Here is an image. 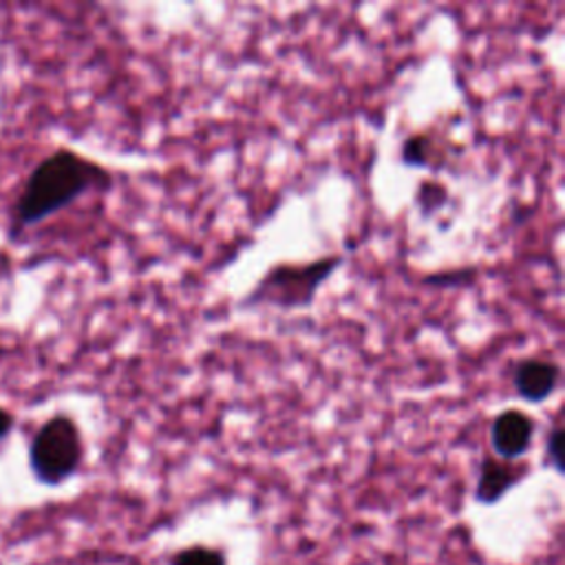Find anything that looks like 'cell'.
Wrapping results in <instances>:
<instances>
[{
    "label": "cell",
    "instance_id": "4",
    "mask_svg": "<svg viewBox=\"0 0 565 565\" xmlns=\"http://www.w3.org/2000/svg\"><path fill=\"white\" fill-rule=\"evenodd\" d=\"M536 422L521 408L501 411L490 424V446L503 461L521 459L534 439Z\"/></svg>",
    "mask_w": 565,
    "mask_h": 565
},
{
    "label": "cell",
    "instance_id": "5",
    "mask_svg": "<svg viewBox=\"0 0 565 565\" xmlns=\"http://www.w3.org/2000/svg\"><path fill=\"white\" fill-rule=\"evenodd\" d=\"M558 384H561V366L552 360L523 358L512 369L514 393L530 404L545 402L550 395H554Z\"/></svg>",
    "mask_w": 565,
    "mask_h": 565
},
{
    "label": "cell",
    "instance_id": "7",
    "mask_svg": "<svg viewBox=\"0 0 565 565\" xmlns=\"http://www.w3.org/2000/svg\"><path fill=\"white\" fill-rule=\"evenodd\" d=\"M433 148H435L433 139L424 132H417V135H411V137L404 139L402 150H399V159L408 168H426V166H430Z\"/></svg>",
    "mask_w": 565,
    "mask_h": 565
},
{
    "label": "cell",
    "instance_id": "10",
    "mask_svg": "<svg viewBox=\"0 0 565 565\" xmlns=\"http://www.w3.org/2000/svg\"><path fill=\"white\" fill-rule=\"evenodd\" d=\"M13 426H15L13 415H11L7 408H2V406H0V441H2V439H7V437L11 435Z\"/></svg>",
    "mask_w": 565,
    "mask_h": 565
},
{
    "label": "cell",
    "instance_id": "8",
    "mask_svg": "<svg viewBox=\"0 0 565 565\" xmlns=\"http://www.w3.org/2000/svg\"><path fill=\"white\" fill-rule=\"evenodd\" d=\"M170 565H227L223 552L205 545H192L181 552H177L170 561Z\"/></svg>",
    "mask_w": 565,
    "mask_h": 565
},
{
    "label": "cell",
    "instance_id": "3",
    "mask_svg": "<svg viewBox=\"0 0 565 565\" xmlns=\"http://www.w3.org/2000/svg\"><path fill=\"white\" fill-rule=\"evenodd\" d=\"M84 461V439L73 417H49L29 444V468L38 483L57 488L68 481Z\"/></svg>",
    "mask_w": 565,
    "mask_h": 565
},
{
    "label": "cell",
    "instance_id": "1",
    "mask_svg": "<svg viewBox=\"0 0 565 565\" xmlns=\"http://www.w3.org/2000/svg\"><path fill=\"white\" fill-rule=\"evenodd\" d=\"M110 188V170L71 148H57L29 172L11 207V236L51 218L86 192H108Z\"/></svg>",
    "mask_w": 565,
    "mask_h": 565
},
{
    "label": "cell",
    "instance_id": "2",
    "mask_svg": "<svg viewBox=\"0 0 565 565\" xmlns=\"http://www.w3.org/2000/svg\"><path fill=\"white\" fill-rule=\"evenodd\" d=\"M344 263L342 256H324L311 263H278L243 298L241 307L305 309L313 302L320 285Z\"/></svg>",
    "mask_w": 565,
    "mask_h": 565
},
{
    "label": "cell",
    "instance_id": "6",
    "mask_svg": "<svg viewBox=\"0 0 565 565\" xmlns=\"http://www.w3.org/2000/svg\"><path fill=\"white\" fill-rule=\"evenodd\" d=\"M525 477V466H516L514 461H503L494 457H483L479 463V477L475 486V499L483 505H492L503 494L514 488Z\"/></svg>",
    "mask_w": 565,
    "mask_h": 565
},
{
    "label": "cell",
    "instance_id": "9",
    "mask_svg": "<svg viewBox=\"0 0 565 565\" xmlns=\"http://www.w3.org/2000/svg\"><path fill=\"white\" fill-rule=\"evenodd\" d=\"M561 444H563V426L556 424L547 439H545V463H550L558 475L563 472V459H561Z\"/></svg>",
    "mask_w": 565,
    "mask_h": 565
}]
</instances>
